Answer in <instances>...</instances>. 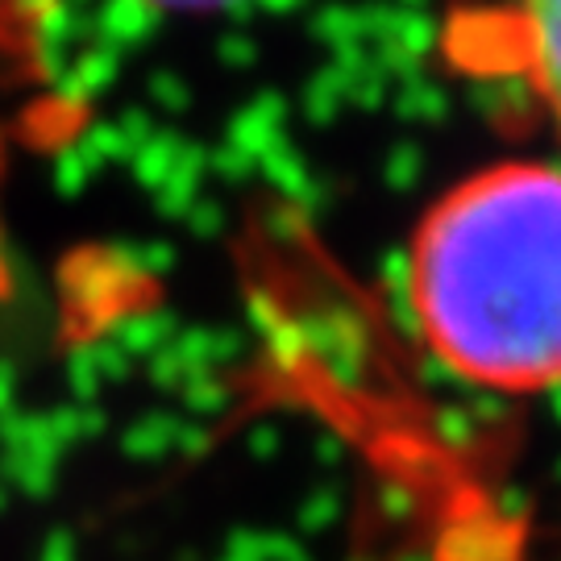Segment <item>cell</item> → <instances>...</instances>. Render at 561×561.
<instances>
[{
    "label": "cell",
    "mask_w": 561,
    "mask_h": 561,
    "mask_svg": "<svg viewBox=\"0 0 561 561\" xmlns=\"http://www.w3.org/2000/svg\"><path fill=\"white\" fill-rule=\"evenodd\" d=\"M408 300L458 379L561 387V162H495L442 192L408 245Z\"/></svg>",
    "instance_id": "6da1fadb"
},
{
    "label": "cell",
    "mask_w": 561,
    "mask_h": 561,
    "mask_svg": "<svg viewBox=\"0 0 561 561\" xmlns=\"http://www.w3.org/2000/svg\"><path fill=\"white\" fill-rule=\"evenodd\" d=\"M0 192H4V134H0ZM13 300V245L4 229V196H0V312Z\"/></svg>",
    "instance_id": "3957f363"
},
{
    "label": "cell",
    "mask_w": 561,
    "mask_h": 561,
    "mask_svg": "<svg viewBox=\"0 0 561 561\" xmlns=\"http://www.w3.org/2000/svg\"><path fill=\"white\" fill-rule=\"evenodd\" d=\"M449 50L470 76L516 88L561 138V0H491L466 9Z\"/></svg>",
    "instance_id": "7a4b0ae2"
},
{
    "label": "cell",
    "mask_w": 561,
    "mask_h": 561,
    "mask_svg": "<svg viewBox=\"0 0 561 561\" xmlns=\"http://www.w3.org/2000/svg\"><path fill=\"white\" fill-rule=\"evenodd\" d=\"M150 9H183V13H201V9H221L229 0H141Z\"/></svg>",
    "instance_id": "277c9868"
}]
</instances>
